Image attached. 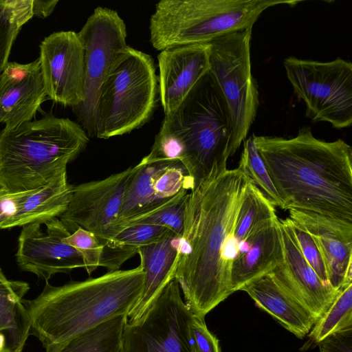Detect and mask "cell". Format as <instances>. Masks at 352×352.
Returning a JSON list of instances; mask_svg holds the SVG:
<instances>
[{
    "instance_id": "d6a6232c",
    "label": "cell",
    "mask_w": 352,
    "mask_h": 352,
    "mask_svg": "<svg viewBox=\"0 0 352 352\" xmlns=\"http://www.w3.org/2000/svg\"><path fill=\"white\" fill-rule=\"evenodd\" d=\"M204 318L191 314L187 320L190 352H221L219 340L209 331Z\"/></svg>"
},
{
    "instance_id": "7c38bea8",
    "label": "cell",
    "mask_w": 352,
    "mask_h": 352,
    "mask_svg": "<svg viewBox=\"0 0 352 352\" xmlns=\"http://www.w3.org/2000/svg\"><path fill=\"white\" fill-rule=\"evenodd\" d=\"M134 166L103 179L73 186L70 201L60 219L73 233L82 228L93 233L103 246L113 238L116 221Z\"/></svg>"
},
{
    "instance_id": "8fae6325",
    "label": "cell",
    "mask_w": 352,
    "mask_h": 352,
    "mask_svg": "<svg viewBox=\"0 0 352 352\" xmlns=\"http://www.w3.org/2000/svg\"><path fill=\"white\" fill-rule=\"evenodd\" d=\"M191 314L172 280L140 323L126 324L124 352H190L187 320Z\"/></svg>"
},
{
    "instance_id": "9a60e30c",
    "label": "cell",
    "mask_w": 352,
    "mask_h": 352,
    "mask_svg": "<svg viewBox=\"0 0 352 352\" xmlns=\"http://www.w3.org/2000/svg\"><path fill=\"white\" fill-rule=\"evenodd\" d=\"M195 182L179 160L138 163L125 188L113 228L124 220L148 211L181 190H192Z\"/></svg>"
},
{
    "instance_id": "e0dca14e",
    "label": "cell",
    "mask_w": 352,
    "mask_h": 352,
    "mask_svg": "<svg viewBox=\"0 0 352 352\" xmlns=\"http://www.w3.org/2000/svg\"><path fill=\"white\" fill-rule=\"evenodd\" d=\"M289 218L312 237L323 258L328 281L336 290L352 283V223L321 214L289 210Z\"/></svg>"
},
{
    "instance_id": "2e32d148",
    "label": "cell",
    "mask_w": 352,
    "mask_h": 352,
    "mask_svg": "<svg viewBox=\"0 0 352 352\" xmlns=\"http://www.w3.org/2000/svg\"><path fill=\"white\" fill-rule=\"evenodd\" d=\"M282 262L270 273L316 319L325 312L338 290L324 284L304 258L287 218L279 219Z\"/></svg>"
},
{
    "instance_id": "277c9868",
    "label": "cell",
    "mask_w": 352,
    "mask_h": 352,
    "mask_svg": "<svg viewBox=\"0 0 352 352\" xmlns=\"http://www.w3.org/2000/svg\"><path fill=\"white\" fill-rule=\"evenodd\" d=\"M88 142L82 126L53 115L1 130L0 188L21 192L46 185Z\"/></svg>"
},
{
    "instance_id": "74e56055",
    "label": "cell",
    "mask_w": 352,
    "mask_h": 352,
    "mask_svg": "<svg viewBox=\"0 0 352 352\" xmlns=\"http://www.w3.org/2000/svg\"><path fill=\"white\" fill-rule=\"evenodd\" d=\"M0 352H8L6 349L4 351H0Z\"/></svg>"
},
{
    "instance_id": "603a6c76",
    "label": "cell",
    "mask_w": 352,
    "mask_h": 352,
    "mask_svg": "<svg viewBox=\"0 0 352 352\" xmlns=\"http://www.w3.org/2000/svg\"><path fill=\"white\" fill-rule=\"evenodd\" d=\"M240 290L245 292L259 308L299 338L308 335L316 322L315 317L270 272L245 285Z\"/></svg>"
},
{
    "instance_id": "44dd1931",
    "label": "cell",
    "mask_w": 352,
    "mask_h": 352,
    "mask_svg": "<svg viewBox=\"0 0 352 352\" xmlns=\"http://www.w3.org/2000/svg\"><path fill=\"white\" fill-rule=\"evenodd\" d=\"M282 241L276 217L235 245L230 272L232 293L271 272L282 262Z\"/></svg>"
},
{
    "instance_id": "cb8c5ba5",
    "label": "cell",
    "mask_w": 352,
    "mask_h": 352,
    "mask_svg": "<svg viewBox=\"0 0 352 352\" xmlns=\"http://www.w3.org/2000/svg\"><path fill=\"white\" fill-rule=\"evenodd\" d=\"M30 289L28 283L8 280L0 268V324L6 338L8 352H22L30 333L23 296Z\"/></svg>"
},
{
    "instance_id": "7a4b0ae2",
    "label": "cell",
    "mask_w": 352,
    "mask_h": 352,
    "mask_svg": "<svg viewBox=\"0 0 352 352\" xmlns=\"http://www.w3.org/2000/svg\"><path fill=\"white\" fill-rule=\"evenodd\" d=\"M284 210L313 212L352 223V148L316 138L302 126L290 138L254 136Z\"/></svg>"
},
{
    "instance_id": "d4e9b609",
    "label": "cell",
    "mask_w": 352,
    "mask_h": 352,
    "mask_svg": "<svg viewBox=\"0 0 352 352\" xmlns=\"http://www.w3.org/2000/svg\"><path fill=\"white\" fill-rule=\"evenodd\" d=\"M170 230L165 227L137 224L120 230L113 239L103 245L100 266L108 272L120 270L122 265L138 249L160 240Z\"/></svg>"
},
{
    "instance_id": "ac0fdd59",
    "label": "cell",
    "mask_w": 352,
    "mask_h": 352,
    "mask_svg": "<svg viewBox=\"0 0 352 352\" xmlns=\"http://www.w3.org/2000/svg\"><path fill=\"white\" fill-rule=\"evenodd\" d=\"M210 43L170 47L157 56L158 94L164 116L174 112L210 69Z\"/></svg>"
},
{
    "instance_id": "4316f807",
    "label": "cell",
    "mask_w": 352,
    "mask_h": 352,
    "mask_svg": "<svg viewBox=\"0 0 352 352\" xmlns=\"http://www.w3.org/2000/svg\"><path fill=\"white\" fill-rule=\"evenodd\" d=\"M188 191L184 189L155 208L124 220L113 228V236L122 229L137 224L165 227L182 236Z\"/></svg>"
},
{
    "instance_id": "4fadbf2b",
    "label": "cell",
    "mask_w": 352,
    "mask_h": 352,
    "mask_svg": "<svg viewBox=\"0 0 352 352\" xmlns=\"http://www.w3.org/2000/svg\"><path fill=\"white\" fill-rule=\"evenodd\" d=\"M38 59L46 95L64 106L78 107L84 99L85 60L78 33L60 31L45 37Z\"/></svg>"
},
{
    "instance_id": "30bf717a",
    "label": "cell",
    "mask_w": 352,
    "mask_h": 352,
    "mask_svg": "<svg viewBox=\"0 0 352 352\" xmlns=\"http://www.w3.org/2000/svg\"><path fill=\"white\" fill-rule=\"evenodd\" d=\"M78 34L84 50V99L73 109L88 136L94 137L100 89L118 52L127 46L126 28L116 10L99 6Z\"/></svg>"
},
{
    "instance_id": "ffe728a7",
    "label": "cell",
    "mask_w": 352,
    "mask_h": 352,
    "mask_svg": "<svg viewBox=\"0 0 352 352\" xmlns=\"http://www.w3.org/2000/svg\"><path fill=\"white\" fill-rule=\"evenodd\" d=\"M180 241V236L168 230L157 241L138 249L137 254L144 272V287L138 300L126 314V324L140 323L165 287L174 279Z\"/></svg>"
},
{
    "instance_id": "d590c367",
    "label": "cell",
    "mask_w": 352,
    "mask_h": 352,
    "mask_svg": "<svg viewBox=\"0 0 352 352\" xmlns=\"http://www.w3.org/2000/svg\"><path fill=\"white\" fill-rule=\"evenodd\" d=\"M58 0H32V14L41 18L48 16L54 10Z\"/></svg>"
},
{
    "instance_id": "7402d4cb",
    "label": "cell",
    "mask_w": 352,
    "mask_h": 352,
    "mask_svg": "<svg viewBox=\"0 0 352 352\" xmlns=\"http://www.w3.org/2000/svg\"><path fill=\"white\" fill-rule=\"evenodd\" d=\"M72 188L64 170L46 185L25 191L14 202L11 214L0 220V229L34 223L43 225L60 217L69 205Z\"/></svg>"
},
{
    "instance_id": "8992f818",
    "label": "cell",
    "mask_w": 352,
    "mask_h": 352,
    "mask_svg": "<svg viewBox=\"0 0 352 352\" xmlns=\"http://www.w3.org/2000/svg\"><path fill=\"white\" fill-rule=\"evenodd\" d=\"M297 0H161L150 18V42L158 51L208 43L228 34L253 28L261 14Z\"/></svg>"
},
{
    "instance_id": "1f68e13d",
    "label": "cell",
    "mask_w": 352,
    "mask_h": 352,
    "mask_svg": "<svg viewBox=\"0 0 352 352\" xmlns=\"http://www.w3.org/2000/svg\"><path fill=\"white\" fill-rule=\"evenodd\" d=\"M294 236L305 261L320 279L329 285L327 270L322 255L311 235L299 224L287 218Z\"/></svg>"
},
{
    "instance_id": "5bb4252c",
    "label": "cell",
    "mask_w": 352,
    "mask_h": 352,
    "mask_svg": "<svg viewBox=\"0 0 352 352\" xmlns=\"http://www.w3.org/2000/svg\"><path fill=\"white\" fill-rule=\"evenodd\" d=\"M23 226L18 238L16 263L21 270L31 272L46 282L58 273L85 267L78 251L64 239L71 233L58 218L46 223Z\"/></svg>"
},
{
    "instance_id": "9c48e42d",
    "label": "cell",
    "mask_w": 352,
    "mask_h": 352,
    "mask_svg": "<svg viewBox=\"0 0 352 352\" xmlns=\"http://www.w3.org/2000/svg\"><path fill=\"white\" fill-rule=\"evenodd\" d=\"M286 76L314 122H326L342 129L352 124V64L341 58L322 62L289 56Z\"/></svg>"
},
{
    "instance_id": "4dcf8cb0",
    "label": "cell",
    "mask_w": 352,
    "mask_h": 352,
    "mask_svg": "<svg viewBox=\"0 0 352 352\" xmlns=\"http://www.w3.org/2000/svg\"><path fill=\"white\" fill-rule=\"evenodd\" d=\"M81 254L85 269L89 275L99 266L103 246L91 232L79 228L64 239Z\"/></svg>"
},
{
    "instance_id": "d6986e66",
    "label": "cell",
    "mask_w": 352,
    "mask_h": 352,
    "mask_svg": "<svg viewBox=\"0 0 352 352\" xmlns=\"http://www.w3.org/2000/svg\"><path fill=\"white\" fill-rule=\"evenodd\" d=\"M46 96L38 58L8 62L0 74V123L12 129L32 121Z\"/></svg>"
},
{
    "instance_id": "e575fe53",
    "label": "cell",
    "mask_w": 352,
    "mask_h": 352,
    "mask_svg": "<svg viewBox=\"0 0 352 352\" xmlns=\"http://www.w3.org/2000/svg\"><path fill=\"white\" fill-rule=\"evenodd\" d=\"M25 192H12L6 189L0 188V220L4 217L11 214L14 209V202L22 196Z\"/></svg>"
},
{
    "instance_id": "f546056e",
    "label": "cell",
    "mask_w": 352,
    "mask_h": 352,
    "mask_svg": "<svg viewBox=\"0 0 352 352\" xmlns=\"http://www.w3.org/2000/svg\"><path fill=\"white\" fill-rule=\"evenodd\" d=\"M254 136L253 133L245 140L239 166L272 206L283 209V203L258 153Z\"/></svg>"
},
{
    "instance_id": "83f0119b",
    "label": "cell",
    "mask_w": 352,
    "mask_h": 352,
    "mask_svg": "<svg viewBox=\"0 0 352 352\" xmlns=\"http://www.w3.org/2000/svg\"><path fill=\"white\" fill-rule=\"evenodd\" d=\"M32 17V0H0V74L19 32Z\"/></svg>"
},
{
    "instance_id": "8d00e7d4",
    "label": "cell",
    "mask_w": 352,
    "mask_h": 352,
    "mask_svg": "<svg viewBox=\"0 0 352 352\" xmlns=\"http://www.w3.org/2000/svg\"><path fill=\"white\" fill-rule=\"evenodd\" d=\"M0 332H2V333H3V329H2V327H1V324H0Z\"/></svg>"
},
{
    "instance_id": "484cf974",
    "label": "cell",
    "mask_w": 352,
    "mask_h": 352,
    "mask_svg": "<svg viewBox=\"0 0 352 352\" xmlns=\"http://www.w3.org/2000/svg\"><path fill=\"white\" fill-rule=\"evenodd\" d=\"M126 315L105 321L74 338L49 347L46 352H124Z\"/></svg>"
},
{
    "instance_id": "836d02e7",
    "label": "cell",
    "mask_w": 352,
    "mask_h": 352,
    "mask_svg": "<svg viewBox=\"0 0 352 352\" xmlns=\"http://www.w3.org/2000/svg\"><path fill=\"white\" fill-rule=\"evenodd\" d=\"M318 345L319 352H352V328L330 334Z\"/></svg>"
},
{
    "instance_id": "5b68a950",
    "label": "cell",
    "mask_w": 352,
    "mask_h": 352,
    "mask_svg": "<svg viewBox=\"0 0 352 352\" xmlns=\"http://www.w3.org/2000/svg\"><path fill=\"white\" fill-rule=\"evenodd\" d=\"M159 131L175 142L195 187L204 179L227 170L228 160L232 156V122L225 98L210 70L174 112L164 116Z\"/></svg>"
},
{
    "instance_id": "6da1fadb",
    "label": "cell",
    "mask_w": 352,
    "mask_h": 352,
    "mask_svg": "<svg viewBox=\"0 0 352 352\" xmlns=\"http://www.w3.org/2000/svg\"><path fill=\"white\" fill-rule=\"evenodd\" d=\"M249 181L238 166L204 179L187 195L174 279L193 315L205 318L232 294L223 254Z\"/></svg>"
},
{
    "instance_id": "ba28073f",
    "label": "cell",
    "mask_w": 352,
    "mask_h": 352,
    "mask_svg": "<svg viewBox=\"0 0 352 352\" xmlns=\"http://www.w3.org/2000/svg\"><path fill=\"white\" fill-rule=\"evenodd\" d=\"M252 28L210 42V72L227 103L232 122L233 155L247 138L259 106V93L252 73Z\"/></svg>"
},
{
    "instance_id": "52a82bcc",
    "label": "cell",
    "mask_w": 352,
    "mask_h": 352,
    "mask_svg": "<svg viewBox=\"0 0 352 352\" xmlns=\"http://www.w3.org/2000/svg\"><path fill=\"white\" fill-rule=\"evenodd\" d=\"M157 94L153 58L127 45L118 52L101 87L95 136L109 139L142 127L153 116Z\"/></svg>"
},
{
    "instance_id": "f1b7e54d",
    "label": "cell",
    "mask_w": 352,
    "mask_h": 352,
    "mask_svg": "<svg viewBox=\"0 0 352 352\" xmlns=\"http://www.w3.org/2000/svg\"><path fill=\"white\" fill-rule=\"evenodd\" d=\"M352 328V283L338 290L332 303L316 320L309 333L318 344L333 333Z\"/></svg>"
},
{
    "instance_id": "3957f363",
    "label": "cell",
    "mask_w": 352,
    "mask_h": 352,
    "mask_svg": "<svg viewBox=\"0 0 352 352\" xmlns=\"http://www.w3.org/2000/svg\"><path fill=\"white\" fill-rule=\"evenodd\" d=\"M144 287L141 265L61 286L45 283L34 299L23 300L30 333L47 349L113 318L126 315Z\"/></svg>"
}]
</instances>
